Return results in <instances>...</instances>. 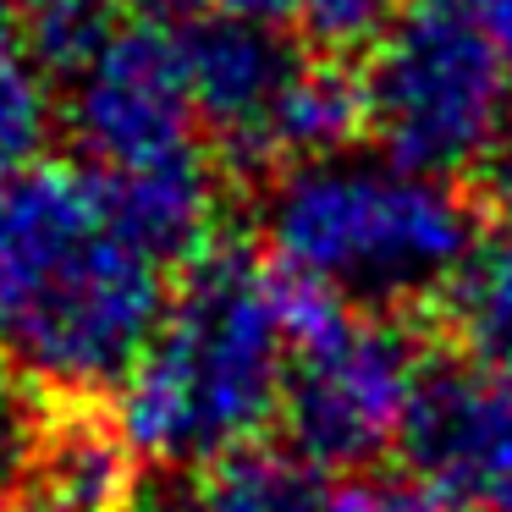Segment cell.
Returning <instances> with one entry per match:
<instances>
[{"mask_svg":"<svg viewBox=\"0 0 512 512\" xmlns=\"http://www.w3.org/2000/svg\"><path fill=\"white\" fill-rule=\"evenodd\" d=\"M166 265L105 210L83 166L0 171V364L50 397L122 386L166 314Z\"/></svg>","mask_w":512,"mask_h":512,"instance_id":"6da1fadb","label":"cell"},{"mask_svg":"<svg viewBox=\"0 0 512 512\" xmlns=\"http://www.w3.org/2000/svg\"><path fill=\"white\" fill-rule=\"evenodd\" d=\"M298 287L248 248H204L116 386V430L160 468H215L281 419Z\"/></svg>","mask_w":512,"mask_h":512,"instance_id":"7a4b0ae2","label":"cell"},{"mask_svg":"<svg viewBox=\"0 0 512 512\" xmlns=\"http://www.w3.org/2000/svg\"><path fill=\"white\" fill-rule=\"evenodd\" d=\"M259 243L292 287L391 314L452 287L479 243V221L457 182L380 149H331L270 177Z\"/></svg>","mask_w":512,"mask_h":512,"instance_id":"3957f363","label":"cell"},{"mask_svg":"<svg viewBox=\"0 0 512 512\" xmlns=\"http://www.w3.org/2000/svg\"><path fill=\"white\" fill-rule=\"evenodd\" d=\"M358 122L380 155L452 182L501 160L512 138V72L457 17L419 6L391 12L358 61Z\"/></svg>","mask_w":512,"mask_h":512,"instance_id":"277c9868","label":"cell"},{"mask_svg":"<svg viewBox=\"0 0 512 512\" xmlns=\"http://www.w3.org/2000/svg\"><path fill=\"white\" fill-rule=\"evenodd\" d=\"M188 78L210 149L243 166H292L347 149L358 122V78L309 39L248 17H193L182 28Z\"/></svg>","mask_w":512,"mask_h":512,"instance_id":"5b68a950","label":"cell"},{"mask_svg":"<svg viewBox=\"0 0 512 512\" xmlns=\"http://www.w3.org/2000/svg\"><path fill=\"white\" fill-rule=\"evenodd\" d=\"M83 171L105 182L210 166L182 28L149 12H100L50 61Z\"/></svg>","mask_w":512,"mask_h":512,"instance_id":"8992f818","label":"cell"},{"mask_svg":"<svg viewBox=\"0 0 512 512\" xmlns=\"http://www.w3.org/2000/svg\"><path fill=\"white\" fill-rule=\"evenodd\" d=\"M424 353L391 314H364L298 287V342L287 364L292 457L314 474H353L402 446L424 391Z\"/></svg>","mask_w":512,"mask_h":512,"instance_id":"52a82bcc","label":"cell"},{"mask_svg":"<svg viewBox=\"0 0 512 512\" xmlns=\"http://www.w3.org/2000/svg\"><path fill=\"white\" fill-rule=\"evenodd\" d=\"M441 512H512V386L435 369L397 446Z\"/></svg>","mask_w":512,"mask_h":512,"instance_id":"ba28073f","label":"cell"},{"mask_svg":"<svg viewBox=\"0 0 512 512\" xmlns=\"http://www.w3.org/2000/svg\"><path fill=\"white\" fill-rule=\"evenodd\" d=\"M17 496L23 512H133V446L94 413H56Z\"/></svg>","mask_w":512,"mask_h":512,"instance_id":"9c48e42d","label":"cell"},{"mask_svg":"<svg viewBox=\"0 0 512 512\" xmlns=\"http://www.w3.org/2000/svg\"><path fill=\"white\" fill-rule=\"evenodd\" d=\"M441 314L468 369L512 386V215L474 243L468 265L441 292Z\"/></svg>","mask_w":512,"mask_h":512,"instance_id":"30bf717a","label":"cell"},{"mask_svg":"<svg viewBox=\"0 0 512 512\" xmlns=\"http://www.w3.org/2000/svg\"><path fill=\"white\" fill-rule=\"evenodd\" d=\"M331 490L314 479L309 463L276 452H237L226 463L193 474L182 496L160 512H320Z\"/></svg>","mask_w":512,"mask_h":512,"instance_id":"8fae6325","label":"cell"},{"mask_svg":"<svg viewBox=\"0 0 512 512\" xmlns=\"http://www.w3.org/2000/svg\"><path fill=\"white\" fill-rule=\"evenodd\" d=\"M61 116L56 72L23 23H0V171L39 160L50 122Z\"/></svg>","mask_w":512,"mask_h":512,"instance_id":"7c38bea8","label":"cell"},{"mask_svg":"<svg viewBox=\"0 0 512 512\" xmlns=\"http://www.w3.org/2000/svg\"><path fill=\"white\" fill-rule=\"evenodd\" d=\"M210 6L226 17L287 28V34L309 39L320 50L369 45L380 34V23L391 17V0H210Z\"/></svg>","mask_w":512,"mask_h":512,"instance_id":"4fadbf2b","label":"cell"},{"mask_svg":"<svg viewBox=\"0 0 512 512\" xmlns=\"http://www.w3.org/2000/svg\"><path fill=\"white\" fill-rule=\"evenodd\" d=\"M34 446H39V424L28 419L23 380L6 369V375H0V501L23 490V474H28V463H34Z\"/></svg>","mask_w":512,"mask_h":512,"instance_id":"5bb4252c","label":"cell"},{"mask_svg":"<svg viewBox=\"0 0 512 512\" xmlns=\"http://www.w3.org/2000/svg\"><path fill=\"white\" fill-rule=\"evenodd\" d=\"M419 6H435V12L457 17V23L485 39L512 72V0H419Z\"/></svg>","mask_w":512,"mask_h":512,"instance_id":"9a60e30c","label":"cell"},{"mask_svg":"<svg viewBox=\"0 0 512 512\" xmlns=\"http://www.w3.org/2000/svg\"><path fill=\"white\" fill-rule=\"evenodd\" d=\"M320 512H441L419 485H347L331 490Z\"/></svg>","mask_w":512,"mask_h":512,"instance_id":"2e32d148","label":"cell"},{"mask_svg":"<svg viewBox=\"0 0 512 512\" xmlns=\"http://www.w3.org/2000/svg\"><path fill=\"white\" fill-rule=\"evenodd\" d=\"M34 0H0V23H28Z\"/></svg>","mask_w":512,"mask_h":512,"instance_id":"e0dca14e","label":"cell"},{"mask_svg":"<svg viewBox=\"0 0 512 512\" xmlns=\"http://www.w3.org/2000/svg\"><path fill=\"white\" fill-rule=\"evenodd\" d=\"M501 193H507V215H512V138H507V149H501Z\"/></svg>","mask_w":512,"mask_h":512,"instance_id":"ac0fdd59","label":"cell"},{"mask_svg":"<svg viewBox=\"0 0 512 512\" xmlns=\"http://www.w3.org/2000/svg\"><path fill=\"white\" fill-rule=\"evenodd\" d=\"M83 6H100V12H105V6H111V0H83ZM160 6H171V0H160Z\"/></svg>","mask_w":512,"mask_h":512,"instance_id":"d6986e66","label":"cell"}]
</instances>
